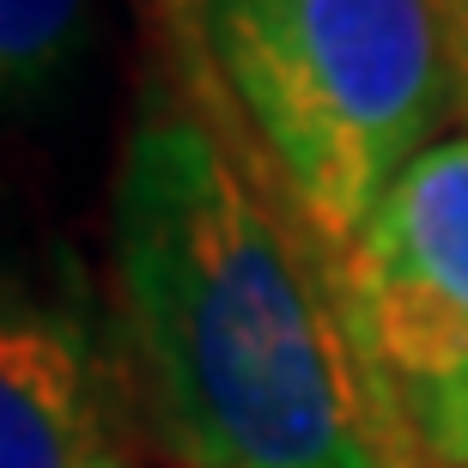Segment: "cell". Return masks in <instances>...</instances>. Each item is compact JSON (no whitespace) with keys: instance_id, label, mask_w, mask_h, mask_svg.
<instances>
[{"instance_id":"6da1fadb","label":"cell","mask_w":468,"mask_h":468,"mask_svg":"<svg viewBox=\"0 0 468 468\" xmlns=\"http://www.w3.org/2000/svg\"><path fill=\"white\" fill-rule=\"evenodd\" d=\"M110 280L153 438L183 468H426L365 378L335 250L195 43L122 128Z\"/></svg>"},{"instance_id":"7a4b0ae2","label":"cell","mask_w":468,"mask_h":468,"mask_svg":"<svg viewBox=\"0 0 468 468\" xmlns=\"http://www.w3.org/2000/svg\"><path fill=\"white\" fill-rule=\"evenodd\" d=\"M189 43L335 256L456 122L432 0H201Z\"/></svg>"},{"instance_id":"3957f363","label":"cell","mask_w":468,"mask_h":468,"mask_svg":"<svg viewBox=\"0 0 468 468\" xmlns=\"http://www.w3.org/2000/svg\"><path fill=\"white\" fill-rule=\"evenodd\" d=\"M365 378L426 468H468V134L438 140L335 256Z\"/></svg>"},{"instance_id":"277c9868","label":"cell","mask_w":468,"mask_h":468,"mask_svg":"<svg viewBox=\"0 0 468 468\" xmlns=\"http://www.w3.org/2000/svg\"><path fill=\"white\" fill-rule=\"evenodd\" d=\"M146 444L122 335L80 286L0 261V468H153Z\"/></svg>"},{"instance_id":"5b68a950","label":"cell","mask_w":468,"mask_h":468,"mask_svg":"<svg viewBox=\"0 0 468 468\" xmlns=\"http://www.w3.org/2000/svg\"><path fill=\"white\" fill-rule=\"evenodd\" d=\"M86 0H0V110L25 104L68 68Z\"/></svg>"},{"instance_id":"8992f818","label":"cell","mask_w":468,"mask_h":468,"mask_svg":"<svg viewBox=\"0 0 468 468\" xmlns=\"http://www.w3.org/2000/svg\"><path fill=\"white\" fill-rule=\"evenodd\" d=\"M438 31H444V61H451V104L468 134V0H432Z\"/></svg>"},{"instance_id":"52a82bcc","label":"cell","mask_w":468,"mask_h":468,"mask_svg":"<svg viewBox=\"0 0 468 468\" xmlns=\"http://www.w3.org/2000/svg\"><path fill=\"white\" fill-rule=\"evenodd\" d=\"M165 13H171L176 25H189V31H195V18H201V0H165Z\"/></svg>"}]
</instances>
